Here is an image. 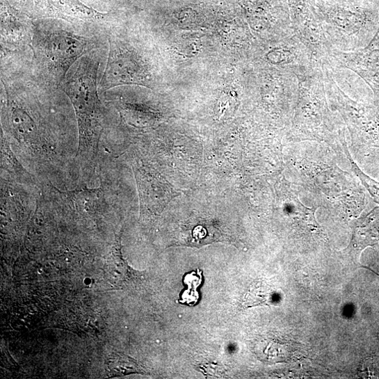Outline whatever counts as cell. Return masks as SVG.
Masks as SVG:
<instances>
[{
  "label": "cell",
  "instance_id": "1",
  "mask_svg": "<svg viewBox=\"0 0 379 379\" xmlns=\"http://www.w3.org/2000/svg\"><path fill=\"white\" fill-rule=\"evenodd\" d=\"M33 22L31 77L52 89L59 90L71 67L107 41V26L91 28L101 24Z\"/></svg>",
  "mask_w": 379,
  "mask_h": 379
},
{
  "label": "cell",
  "instance_id": "2",
  "mask_svg": "<svg viewBox=\"0 0 379 379\" xmlns=\"http://www.w3.org/2000/svg\"><path fill=\"white\" fill-rule=\"evenodd\" d=\"M104 49H97L82 57L71 67L59 88L77 113L81 132L90 139L98 136L102 127L98 75Z\"/></svg>",
  "mask_w": 379,
  "mask_h": 379
},
{
  "label": "cell",
  "instance_id": "3",
  "mask_svg": "<svg viewBox=\"0 0 379 379\" xmlns=\"http://www.w3.org/2000/svg\"><path fill=\"white\" fill-rule=\"evenodd\" d=\"M24 12L32 20L54 19L101 25L111 23L108 14L101 13L79 0H21Z\"/></svg>",
  "mask_w": 379,
  "mask_h": 379
},
{
  "label": "cell",
  "instance_id": "4",
  "mask_svg": "<svg viewBox=\"0 0 379 379\" xmlns=\"http://www.w3.org/2000/svg\"><path fill=\"white\" fill-rule=\"evenodd\" d=\"M33 30V20L1 0V63L31 51Z\"/></svg>",
  "mask_w": 379,
  "mask_h": 379
},
{
  "label": "cell",
  "instance_id": "5",
  "mask_svg": "<svg viewBox=\"0 0 379 379\" xmlns=\"http://www.w3.org/2000/svg\"><path fill=\"white\" fill-rule=\"evenodd\" d=\"M275 289L264 281H257L251 284L243 301L245 308L271 305L274 300Z\"/></svg>",
  "mask_w": 379,
  "mask_h": 379
},
{
  "label": "cell",
  "instance_id": "6",
  "mask_svg": "<svg viewBox=\"0 0 379 379\" xmlns=\"http://www.w3.org/2000/svg\"><path fill=\"white\" fill-rule=\"evenodd\" d=\"M108 369L112 376H122L137 372L138 364L128 357L115 354L111 356L107 363Z\"/></svg>",
  "mask_w": 379,
  "mask_h": 379
}]
</instances>
